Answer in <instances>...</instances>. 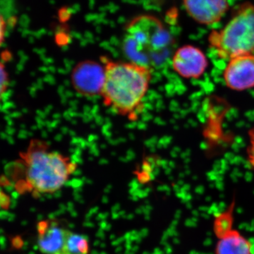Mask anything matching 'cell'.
Returning a JSON list of instances; mask_svg holds the SVG:
<instances>
[{
	"label": "cell",
	"instance_id": "ba28073f",
	"mask_svg": "<svg viewBox=\"0 0 254 254\" xmlns=\"http://www.w3.org/2000/svg\"><path fill=\"white\" fill-rule=\"evenodd\" d=\"M225 86L235 91L254 88V53L239 55L229 60L223 71Z\"/></svg>",
	"mask_w": 254,
	"mask_h": 254
},
{
	"label": "cell",
	"instance_id": "277c9868",
	"mask_svg": "<svg viewBox=\"0 0 254 254\" xmlns=\"http://www.w3.org/2000/svg\"><path fill=\"white\" fill-rule=\"evenodd\" d=\"M208 43L222 60L254 53V4L246 2L240 6L222 29L210 33Z\"/></svg>",
	"mask_w": 254,
	"mask_h": 254
},
{
	"label": "cell",
	"instance_id": "7c38bea8",
	"mask_svg": "<svg viewBox=\"0 0 254 254\" xmlns=\"http://www.w3.org/2000/svg\"><path fill=\"white\" fill-rule=\"evenodd\" d=\"M249 143L247 148V158L251 167L254 169V127L248 131Z\"/></svg>",
	"mask_w": 254,
	"mask_h": 254
},
{
	"label": "cell",
	"instance_id": "7a4b0ae2",
	"mask_svg": "<svg viewBox=\"0 0 254 254\" xmlns=\"http://www.w3.org/2000/svg\"><path fill=\"white\" fill-rule=\"evenodd\" d=\"M19 156L16 165L21 169L23 182L32 191L41 194L61 190L77 168L72 159L39 139L30 141Z\"/></svg>",
	"mask_w": 254,
	"mask_h": 254
},
{
	"label": "cell",
	"instance_id": "3957f363",
	"mask_svg": "<svg viewBox=\"0 0 254 254\" xmlns=\"http://www.w3.org/2000/svg\"><path fill=\"white\" fill-rule=\"evenodd\" d=\"M173 45V38L158 18L142 15L127 26L123 47L129 61L153 68L168 54Z\"/></svg>",
	"mask_w": 254,
	"mask_h": 254
},
{
	"label": "cell",
	"instance_id": "9c48e42d",
	"mask_svg": "<svg viewBox=\"0 0 254 254\" xmlns=\"http://www.w3.org/2000/svg\"><path fill=\"white\" fill-rule=\"evenodd\" d=\"M187 14L197 23L211 26L219 22L229 9L228 0H182Z\"/></svg>",
	"mask_w": 254,
	"mask_h": 254
},
{
	"label": "cell",
	"instance_id": "30bf717a",
	"mask_svg": "<svg viewBox=\"0 0 254 254\" xmlns=\"http://www.w3.org/2000/svg\"><path fill=\"white\" fill-rule=\"evenodd\" d=\"M69 230L57 222L43 221L38 225V249L42 254H66Z\"/></svg>",
	"mask_w": 254,
	"mask_h": 254
},
{
	"label": "cell",
	"instance_id": "8992f818",
	"mask_svg": "<svg viewBox=\"0 0 254 254\" xmlns=\"http://www.w3.org/2000/svg\"><path fill=\"white\" fill-rule=\"evenodd\" d=\"M104 65L93 61L78 63L73 68L71 83L75 91L86 97L100 95L104 81Z\"/></svg>",
	"mask_w": 254,
	"mask_h": 254
},
{
	"label": "cell",
	"instance_id": "8fae6325",
	"mask_svg": "<svg viewBox=\"0 0 254 254\" xmlns=\"http://www.w3.org/2000/svg\"><path fill=\"white\" fill-rule=\"evenodd\" d=\"M66 254H90L89 242L86 237L69 231L66 240Z\"/></svg>",
	"mask_w": 254,
	"mask_h": 254
},
{
	"label": "cell",
	"instance_id": "5bb4252c",
	"mask_svg": "<svg viewBox=\"0 0 254 254\" xmlns=\"http://www.w3.org/2000/svg\"><path fill=\"white\" fill-rule=\"evenodd\" d=\"M10 203L9 197L4 194V192H1V207L4 208H7Z\"/></svg>",
	"mask_w": 254,
	"mask_h": 254
},
{
	"label": "cell",
	"instance_id": "52a82bcc",
	"mask_svg": "<svg viewBox=\"0 0 254 254\" xmlns=\"http://www.w3.org/2000/svg\"><path fill=\"white\" fill-rule=\"evenodd\" d=\"M174 71L186 79L199 78L208 66L206 55L200 48L186 45L178 48L172 58Z\"/></svg>",
	"mask_w": 254,
	"mask_h": 254
},
{
	"label": "cell",
	"instance_id": "4fadbf2b",
	"mask_svg": "<svg viewBox=\"0 0 254 254\" xmlns=\"http://www.w3.org/2000/svg\"><path fill=\"white\" fill-rule=\"evenodd\" d=\"M1 96L3 97L4 93L7 91L9 84V74L4 66V64H1Z\"/></svg>",
	"mask_w": 254,
	"mask_h": 254
},
{
	"label": "cell",
	"instance_id": "6da1fadb",
	"mask_svg": "<svg viewBox=\"0 0 254 254\" xmlns=\"http://www.w3.org/2000/svg\"><path fill=\"white\" fill-rule=\"evenodd\" d=\"M102 60L105 76L100 96L103 104L117 115L135 121L144 110L153 68L131 61Z\"/></svg>",
	"mask_w": 254,
	"mask_h": 254
},
{
	"label": "cell",
	"instance_id": "5b68a950",
	"mask_svg": "<svg viewBox=\"0 0 254 254\" xmlns=\"http://www.w3.org/2000/svg\"><path fill=\"white\" fill-rule=\"evenodd\" d=\"M235 200L227 210L215 215L213 230L217 237L215 254H252V243L233 227Z\"/></svg>",
	"mask_w": 254,
	"mask_h": 254
}]
</instances>
